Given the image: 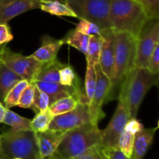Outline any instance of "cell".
<instances>
[{
    "mask_svg": "<svg viewBox=\"0 0 159 159\" xmlns=\"http://www.w3.org/2000/svg\"><path fill=\"white\" fill-rule=\"evenodd\" d=\"M158 43L159 19H148L137 37L135 68H147L149 59Z\"/></svg>",
    "mask_w": 159,
    "mask_h": 159,
    "instance_id": "cell-7",
    "label": "cell"
},
{
    "mask_svg": "<svg viewBox=\"0 0 159 159\" xmlns=\"http://www.w3.org/2000/svg\"><path fill=\"white\" fill-rule=\"evenodd\" d=\"M75 30L89 36L94 35V34L100 35L102 33V30L97 25L95 24L93 22L83 20V19H80V21L76 25Z\"/></svg>",
    "mask_w": 159,
    "mask_h": 159,
    "instance_id": "cell-33",
    "label": "cell"
},
{
    "mask_svg": "<svg viewBox=\"0 0 159 159\" xmlns=\"http://www.w3.org/2000/svg\"><path fill=\"white\" fill-rule=\"evenodd\" d=\"M96 74L95 66H87L85 77V94L87 104L89 105L94 95L95 88H96Z\"/></svg>",
    "mask_w": 159,
    "mask_h": 159,
    "instance_id": "cell-28",
    "label": "cell"
},
{
    "mask_svg": "<svg viewBox=\"0 0 159 159\" xmlns=\"http://www.w3.org/2000/svg\"><path fill=\"white\" fill-rule=\"evenodd\" d=\"M36 9H40L37 0H0V23H7L14 17Z\"/></svg>",
    "mask_w": 159,
    "mask_h": 159,
    "instance_id": "cell-14",
    "label": "cell"
},
{
    "mask_svg": "<svg viewBox=\"0 0 159 159\" xmlns=\"http://www.w3.org/2000/svg\"><path fill=\"white\" fill-rule=\"evenodd\" d=\"M2 159H40L36 132L33 130H9L0 134Z\"/></svg>",
    "mask_w": 159,
    "mask_h": 159,
    "instance_id": "cell-5",
    "label": "cell"
},
{
    "mask_svg": "<svg viewBox=\"0 0 159 159\" xmlns=\"http://www.w3.org/2000/svg\"><path fill=\"white\" fill-rule=\"evenodd\" d=\"M158 127L143 129L135 135L133 153L130 159H143L153 142Z\"/></svg>",
    "mask_w": 159,
    "mask_h": 159,
    "instance_id": "cell-17",
    "label": "cell"
},
{
    "mask_svg": "<svg viewBox=\"0 0 159 159\" xmlns=\"http://www.w3.org/2000/svg\"><path fill=\"white\" fill-rule=\"evenodd\" d=\"M43 159H52V157H46V158H43Z\"/></svg>",
    "mask_w": 159,
    "mask_h": 159,
    "instance_id": "cell-40",
    "label": "cell"
},
{
    "mask_svg": "<svg viewBox=\"0 0 159 159\" xmlns=\"http://www.w3.org/2000/svg\"><path fill=\"white\" fill-rule=\"evenodd\" d=\"M23 78L0 61V103L3 104L9 90Z\"/></svg>",
    "mask_w": 159,
    "mask_h": 159,
    "instance_id": "cell-18",
    "label": "cell"
},
{
    "mask_svg": "<svg viewBox=\"0 0 159 159\" xmlns=\"http://www.w3.org/2000/svg\"><path fill=\"white\" fill-rule=\"evenodd\" d=\"M34 91H35V84L34 83H30L29 85L22 93L17 106L23 108H30L34 101Z\"/></svg>",
    "mask_w": 159,
    "mask_h": 159,
    "instance_id": "cell-32",
    "label": "cell"
},
{
    "mask_svg": "<svg viewBox=\"0 0 159 159\" xmlns=\"http://www.w3.org/2000/svg\"><path fill=\"white\" fill-rule=\"evenodd\" d=\"M64 65L57 59L48 63L43 64L37 74L36 80L50 83H59V70Z\"/></svg>",
    "mask_w": 159,
    "mask_h": 159,
    "instance_id": "cell-20",
    "label": "cell"
},
{
    "mask_svg": "<svg viewBox=\"0 0 159 159\" xmlns=\"http://www.w3.org/2000/svg\"><path fill=\"white\" fill-rule=\"evenodd\" d=\"M103 37L101 35H90L89 40L85 58L87 61V66H95L99 63L101 48H102Z\"/></svg>",
    "mask_w": 159,
    "mask_h": 159,
    "instance_id": "cell-22",
    "label": "cell"
},
{
    "mask_svg": "<svg viewBox=\"0 0 159 159\" xmlns=\"http://www.w3.org/2000/svg\"><path fill=\"white\" fill-rule=\"evenodd\" d=\"M62 45L61 40L44 35L41 37V45L30 56L43 64L48 63L57 59V55Z\"/></svg>",
    "mask_w": 159,
    "mask_h": 159,
    "instance_id": "cell-16",
    "label": "cell"
},
{
    "mask_svg": "<svg viewBox=\"0 0 159 159\" xmlns=\"http://www.w3.org/2000/svg\"><path fill=\"white\" fill-rule=\"evenodd\" d=\"M50 106L49 97L47 94L40 90L35 86V91H34V97L33 104L31 105L30 109L35 114L44 112L48 110Z\"/></svg>",
    "mask_w": 159,
    "mask_h": 159,
    "instance_id": "cell-30",
    "label": "cell"
},
{
    "mask_svg": "<svg viewBox=\"0 0 159 159\" xmlns=\"http://www.w3.org/2000/svg\"><path fill=\"white\" fill-rule=\"evenodd\" d=\"M102 143V130L89 123L66 131L63 139L51 156L52 159H75L95 145Z\"/></svg>",
    "mask_w": 159,
    "mask_h": 159,
    "instance_id": "cell-3",
    "label": "cell"
},
{
    "mask_svg": "<svg viewBox=\"0 0 159 159\" xmlns=\"http://www.w3.org/2000/svg\"><path fill=\"white\" fill-rule=\"evenodd\" d=\"M96 74V88L91 103L89 105L90 123L98 126L99 120L105 117L102 106L108 102L109 96L111 90V81L102 73L99 63L95 65Z\"/></svg>",
    "mask_w": 159,
    "mask_h": 159,
    "instance_id": "cell-9",
    "label": "cell"
},
{
    "mask_svg": "<svg viewBox=\"0 0 159 159\" xmlns=\"http://www.w3.org/2000/svg\"><path fill=\"white\" fill-rule=\"evenodd\" d=\"M34 84L37 88L48 94L50 99V105L61 98L69 96L78 97L81 100V103L87 104L85 94L82 92L80 87H68L62 85L60 83H50L39 80H35Z\"/></svg>",
    "mask_w": 159,
    "mask_h": 159,
    "instance_id": "cell-12",
    "label": "cell"
},
{
    "mask_svg": "<svg viewBox=\"0 0 159 159\" xmlns=\"http://www.w3.org/2000/svg\"><path fill=\"white\" fill-rule=\"evenodd\" d=\"M75 159H107V157L103 147L98 144L87 149Z\"/></svg>",
    "mask_w": 159,
    "mask_h": 159,
    "instance_id": "cell-31",
    "label": "cell"
},
{
    "mask_svg": "<svg viewBox=\"0 0 159 159\" xmlns=\"http://www.w3.org/2000/svg\"><path fill=\"white\" fill-rule=\"evenodd\" d=\"M103 37L99 65L102 73L112 81L114 73L115 50H114V32L111 29L102 30L100 34Z\"/></svg>",
    "mask_w": 159,
    "mask_h": 159,
    "instance_id": "cell-13",
    "label": "cell"
},
{
    "mask_svg": "<svg viewBox=\"0 0 159 159\" xmlns=\"http://www.w3.org/2000/svg\"><path fill=\"white\" fill-rule=\"evenodd\" d=\"M112 0H65L77 18L93 22L101 30L111 29L109 12Z\"/></svg>",
    "mask_w": 159,
    "mask_h": 159,
    "instance_id": "cell-6",
    "label": "cell"
},
{
    "mask_svg": "<svg viewBox=\"0 0 159 159\" xmlns=\"http://www.w3.org/2000/svg\"><path fill=\"white\" fill-rule=\"evenodd\" d=\"M89 37L90 36L82 34L75 29L68 31L66 35L61 40L63 42V45L67 44L70 46L74 47L75 48L85 55L88 48Z\"/></svg>",
    "mask_w": 159,
    "mask_h": 159,
    "instance_id": "cell-21",
    "label": "cell"
},
{
    "mask_svg": "<svg viewBox=\"0 0 159 159\" xmlns=\"http://www.w3.org/2000/svg\"><path fill=\"white\" fill-rule=\"evenodd\" d=\"M89 123H90L89 105L85 103H79L73 110L54 116L49 129L66 132Z\"/></svg>",
    "mask_w": 159,
    "mask_h": 159,
    "instance_id": "cell-11",
    "label": "cell"
},
{
    "mask_svg": "<svg viewBox=\"0 0 159 159\" xmlns=\"http://www.w3.org/2000/svg\"><path fill=\"white\" fill-rule=\"evenodd\" d=\"M40 9L43 12L57 17H75L74 11L65 2V0H43L40 1Z\"/></svg>",
    "mask_w": 159,
    "mask_h": 159,
    "instance_id": "cell-19",
    "label": "cell"
},
{
    "mask_svg": "<svg viewBox=\"0 0 159 159\" xmlns=\"http://www.w3.org/2000/svg\"><path fill=\"white\" fill-rule=\"evenodd\" d=\"M105 150L106 155L107 159H130L118 148H106Z\"/></svg>",
    "mask_w": 159,
    "mask_h": 159,
    "instance_id": "cell-38",
    "label": "cell"
},
{
    "mask_svg": "<svg viewBox=\"0 0 159 159\" xmlns=\"http://www.w3.org/2000/svg\"><path fill=\"white\" fill-rule=\"evenodd\" d=\"M144 129V126L141 121L138 119L137 118H130L127 120V123H126L125 126H124V129L128 132H131L136 135L138 132Z\"/></svg>",
    "mask_w": 159,
    "mask_h": 159,
    "instance_id": "cell-37",
    "label": "cell"
},
{
    "mask_svg": "<svg viewBox=\"0 0 159 159\" xmlns=\"http://www.w3.org/2000/svg\"><path fill=\"white\" fill-rule=\"evenodd\" d=\"M135 134L124 129L118 140V149L122 151L128 158H130L133 153Z\"/></svg>",
    "mask_w": 159,
    "mask_h": 159,
    "instance_id": "cell-29",
    "label": "cell"
},
{
    "mask_svg": "<svg viewBox=\"0 0 159 159\" xmlns=\"http://www.w3.org/2000/svg\"><path fill=\"white\" fill-rule=\"evenodd\" d=\"M3 123L10 126L13 130H32L30 119L18 115L9 108L6 109Z\"/></svg>",
    "mask_w": 159,
    "mask_h": 159,
    "instance_id": "cell-24",
    "label": "cell"
},
{
    "mask_svg": "<svg viewBox=\"0 0 159 159\" xmlns=\"http://www.w3.org/2000/svg\"><path fill=\"white\" fill-rule=\"evenodd\" d=\"M147 69L148 71L153 74H158L159 73V43L157 44L149 59Z\"/></svg>",
    "mask_w": 159,
    "mask_h": 159,
    "instance_id": "cell-36",
    "label": "cell"
},
{
    "mask_svg": "<svg viewBox=\"0 0 159 159\" xmlns=\"http://www.w3.org/2000/svg\"><path fill=\"white\" fill-rule=\"evenodd\" d=\"M158 74H153L147 69L134 68L127 75L121 84L118 97L124 98L130 118H137L144 97L153 86H158Z\"/></svg>",
    "mask_w": 159,
    "mask_h": 159,
    "instance_id": "cell-4",
    "label": "cell"
},
{
    "mask_svg": "<svg viewBox=\"0 0 159 159\" xmlns=\"http://www.w3.org/2000/svg\"><path fill=\"white\" fill-rule=\"evenodd\" d=\"M6 108L3 105L2 103H0V123H3V119L5 117V113H6Z\"/></svg>",
    "mask_w": 159,
    "mask_h": 159,
    "instance_id": "cell-39",
    "label": "cell"
},
{
    "mask_svg": "<svg viewBox=\"0 0 159 159\" xmlns=\"http://www.w3.org/2000/svg\"><path fill=\"white\" fill-rule=\"evenodd\" d=\"M65 133V132L52 129L36 132L40 159L51 157L54 154Z\"/></svg>",
    "mask_w": 159,
    "mask_h": 159,
    "instance_id": "cell-15",
    "label": "cell"
},
{
    "mask_svg": "<svg viewBox=\"0 0 159 159\" xmlns=\"http://www.w3.org/2000/svg\"><path fill=\"white\" fill-rule=\"evenodd\" d=\"M0 159H2V156H1V152H0Z\"/></svg>",
    "mask_w": 159,
    "mask_h": 159,
    "instance_id": "cell-42",
    "label": "cell"
},
{
    "mask_svg": "<svg viewBox=\"0 0 159 159\" xmlns=\"http://www.w3.org/2000/svg\"><path fill=\"white\" fill-rule=\"evenodd\" d=\"M0 61L29 83L36 80L37 74L43 65L34 58L15 52L7 47L0 54Z\"/></svg>",
    "mask_w": 159,
    "mask_h": 159,
    "instance_id": "cell-8",
    "label": "cell"
},
{
    "mask_svg": "<svg viewBox=\"0 0 159 159\" xmlns=\"http://www.w3.org/2000/svg\"><path fill=\"white\" fill-rule=\"evenodd\" d=\"M79 103H81V100L78 97H66V98H61L51 104L48 108V111L52 115V116L54 117L73 110Z\"/></svg>",
    "mask_w": 159,
    "mask_h": 159,
    "instance_id": "cell-23",
    "label": "cell"
},
{
    "mask_svg": "<svg viewBox=\"0 0 159 159\" xmlns=\"http://www.w3.org/2000/svg\"><path fill=\"white\" fill-rule=\"evenodd\" d=\"M148 19L137 0H112L109 21L113 32H127L138 37Z\"/></svg>",
    "mask_w": 159,
    "mask_h": 159,
    "instance_id": "cell-1",
    "label": "cell"
},
{
    "mask_svg": "<svg viewBox=\"0 0 159 159\" xmlns=\"http://www.w3.org/2000/svg\"><path fill=\"white\" fill-rule=\"evenodd\" d=\"M59 83L68 87H80L79 80L74 68L64 64L59 70Z\"/></svg>",
    "mask_w": 159,
    "mask_h": 159,
    "instance_id": "cell-27",
    "label": "cell"
},
{
    "mask_svg": "<svg viewBox=\"0 0 159 159\" xmlns=\"http://www.w3.org/2000/svg\"><path fill=\"white\" fill-rule=\"evenodd\" d=\"M37 1H38V2H40V1H43V0H37Z\"/></svg>",
    "mask_w": 159,
    "mask_h": 159,
    "instance_id": "cell-43",
    "label": "cell"
},
{
    "mask_svg": "<svg viewBox=\"0 0 159 159\" xmlns=\"http://www.w3.org/2000/svg\"><path fill=\"white\" fill-rule=\"evenodd\" d=\"M12 39L13 34H12L10 26L8 23H0V54Z\"/></svg>",
    "mask_w": 159,
    "mask_h": 159,
    "instance_id": "cell-35",
    "label": "cell"
},
{
    "mask_svg": "<svg viewBox=\"0 0 159 159\" xmlns=\"http://www.w3.org/2000/svg\"><path fill=\"white\" fill-rule=\"evenodd\" d=\"M142 6L148 19H159V0H137Z\"/></svg>",
    "mask_w": 159,
    "mask_h": 159,
    "instance_id": "cell-34",
    "label": "cell"
},
{
    "mask_svg": "<svg viewBox=\"0 0 159 159\" xmlns=\"http://www.w3.org/2000/svg\"><path fill=\"white\" fill-rule=\"evenodd\" d=\"M29 84L30 83L26 80H22L20 82L17 83L7 94L3 105L6 108H11L17 106L22 93L25 90V88L29 85Z\"/></svg>",
    "mask_w": 159,
    "mask_h": 159,
    "instance_id": "cell-25",
    "label": "cell"
},
{
    "mask_svg": "<svg viewBox=\"0 0 159 159\" xmlns=\"http://www.w3.org/2000/svg\"><path fill=\"white\" fill-rule=\"evenodd\" d=\"M137 37L127 32H114V73L108 101L119 94L121 84L135 68Z\"/></svg>",
    "mask_w": 159,
    "mask_h": 159,
    "instance_id": "cell-2",
    "label": "cell"
},
{
    "mask_svg": "<svg viewBox=\"0 0 159 159\" xmlns=\"http://www.w3.org/2000/svg\"><path fill=\"white\" fill-rule=\"evenodd\" d=\"M116 111L105 129L102 130V145L106 148H118V140L127 120L130 118L128 108L124 98L118 97Z\"/></svg>",
    "mask_w": 159,
    "mask_h": 159,
    "instance_id": "cell-10",
    "label": "cell"
},
{
    "mask_svg": "<svg viewBox=\"0 0 159 159\" xmlns=\"http://www.w3.org/2000/svg\"><path fill=\"white\" fill-rule=\"evenodd\" d=\"M53 118L50 112L48 110L36 114L34 118L31 120V129L35 132H42L49 129L50 124Z\"/></svg>",
    "mask_w": 159,
    "mask_h": 159,
    "instance_id": "cell-26",
    "label": "cell"
},
{
    "mask_svg": "<svg viewBox=\"0 0 159 159\" xmlns=\"http://www.w3.org/2000/svg\"><path fill=\"white\" fill-rule=\"evenodd\" d=\"M12 159H21V158H20V157H15V158H12Z\"/></svg>",
    "mask_w": 159,
    "mask_h": 159,
    "instance_id": "cell-41",
    "label": "cell"
}]
</instances>
